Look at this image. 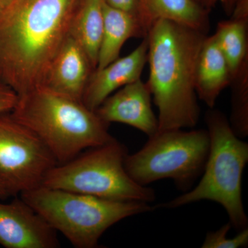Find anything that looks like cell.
Segmentation results:
<instances>
[{"label": "cell", "instance_id": "cell-1", "mask_svg": "<svg viewBox=\"0 0 248 248\" xmlns=\"http://www.w3.org/2000/svg\"><path fill=\"white\" fill-rule=\"evenodd\" d=\"M79 0H9L0 9V81L18 96L42 86Z\"/></svg>", "mask_w": 248, "mask_h": 248}, {"label": "cell", "instance_id": "cell-2", "mask_svg": "<svg viewBox=\"0 0 248 248\" xmlns=\"http://www.w3.org/2000/svg\"><path fill=\"white\" fill-rule=\"evenodd\" d=\"M147 36L149 78L146 83L159 110L158 130L194 128L200 115L196 66L207 34L159 19Z\"/></svg>", "mask_w": 248, "mask_h": 248}, {"label": "cell", "instance_id": "cell-3", "mask_svg": "<svg viewBox=\"0 0 248 248\" xmlns=\"http://www.w3.org/2000/svg\"><path fill=\"white\" fill-rule=\"evenodd\" d=\"M11 114L42 140L58 164L114 139L95 111L45 86L18 96Z\"/></svg>", "mask_w": 248, "mask_h": 248}, {"label": "cell", "instance_id": "cell-4", "mask_svg": "<svg viewBox=\"0 0 248 248\" xmlns=\"http://www.w3.org/2000/svg\"><path fill=\"white\" fill-rule=\"evenodd\" d=\"M210 151L202 179L195 188L158 207L176 208L200 201L216 202L226 210L230 223L238 231L248 228L242 200L243 172L248 162V143L236 136L221 111L205 114Z\"/></svg>", "mask_w": 248, "mask_h": 248}, {"label": "cell", "instance_id": "cell-5", "mask_svg": "<svg viewBox=\"0 0 248 248\" xmlns=\"http://www.w3.org/2000/svg\"><path fill=\"white\" fill-rule=\"evenodd\" d=\"M20 197L77 248H97L111 226L155 208L146 202L106 200L42 186Z\"/></svg>", "mask_w": 248, "mask_h": 248}, {"label": "cell", "instance_id": "cell-6", "mask_svg": "<svg viewBox=\"0 0 248 248\" xmlns=\"http://www.w3.org/2000/svg\"><path fill=\"white\" fill-rule=\"evenodd\" d=\"M127 155L125 146L114 138L55 165L46 174L42 186L106 200L153 202L156 197L154 190L135 182L125 170Z\"/></svg>", "mask_w": 248, "mask_h": 248}, {"label": "cell", "instance_id": "cell-7", "mask_svg": "<svg viewBox=\"0 0 248 248\" xmlns=\"http://www.w3.org/2000/svg\"><path fill=\"white\" fill-rule=\"evenodd\" d=\"M209 151L208 130H158L140 151L126 155L124 167L140 185L170 179L185 192L203 173Z\"/></svg>", "mask_w": 248, "mask_h": 248}, {"label": "cell", "instance_id": "cell-8", "mask_svg": "<svg viewBox=\"0 0 248 248\" xmlns=\"http://www.w3.org/2000/svg\"><path fill=\"white\" fill-rule=\"evenodd\" d=\"M57 164L35 133L11 112L0 113V179L13 197L40 187Z\"/></svg>", "mask_w": 248, "mask_h": 248}, {"label": "cell", "instance_id": "cell-9", "mask_svg": "<svg viewBox=\"0 0 248 248\" xmlns=\"http://www.w3.org/2000/svg\"><path fill=\"white\" fill-rule=\"evenodd\" d=\"M0 245L6 248L60 247L57 232L21 197L0 203Z\"/></svg>", "mask_w": 248, "mask_h": 248}, {"label": "cell", "instance_id": "cell-10", "mask_svg": "<svg viewBox=\"0 0 248 248\" xmlns=\"http://www.w3.org/2000/svg\"><path fill=\"white\" fill-rule=\"evenodd\" d=\"M106 123L130 125L148 135L158 131L159 124L153 108L149 86L141 79L125 85L111 94L95 110Z\"/></svg>", "mask_w": 248, "mask_h": 248}, {"label": "cell", "instance_id": "cell-11", "mask_svg": "<svg viewBox=\"0 0 248 248\" xmlns=\"http://www.w3.org/2000/svg\"><path fill=\"white\" fill-rule=\"evenodd\" d=\"M148 36L132 53L119 58L107 66L91 73L83 93L81 102L95 111L112 93L125 85L141 79L148 61Z\"/></svg>", "mask_w": 248, "mask_h": 248}, {"label": "cell", "instance_id": "cell-12", "mask_svg": "<svg viewBox=\"0 0 248 248\" xmlns=\"http://www.w3.org/2000/svg\"><path fill=\"white\" fill-rule=\"evenodd\" d=\"M94 70L84 49L70 35L50 63L42 86L81 101Z\"/></svg>", "mask_w": 248, "mask_h": 248}, {"label": "cell", "instance_id": "cell-13", "mask_svg": "<svg viewBox=\"0 0 248 248\" xmlns=\"http://www.w3.org/2000/svg\"><path fill=\"white\" fill-rule=\"evenodd\" d=\"M229 66L214 35L205 37L197 58L195 90L197 97L214 108L223 90L231 85Z\"/></svg>", "mask_w": 248, "mask_h": 248}, {"label": "cell", "instance_id": "cell-14", "mask_svg": "<svg viewBox=\"0 0 248 248\" xmlns=\"http://www.w3.org/2000/svg\"><path fill=\"white\" fill-rule=\"evenodd\" d=\"M214 36L232 79L248 66V0H238L230 19L217 24Z\"/></svg>", "mask_w": 248, "mask_h": 248}, {"label": "cell", "instance_id": "cell-15", "mask_svg": "<svg viewBox=\"0 0 248 248\" xmlns=\"http://www.w3.org/2000/svg\"><path fill=\"white\" fill-rule=\"evenodd\" d=\"M140 20L148 32L159 19H167L208 33L209 11L195 0H138Z\"/></svg>", "mask_w": 248, "mask_h": 248}, {"label": "cell", "instance_id": "cell-16", "mask_svg": "<svg viewBox=\"0 0 248 248\" xmlns=\"http://www.w3.org/2000/svg\"><path fill=\"white\" fill-rule=\"evenodd\" d=\"M147 34L135 16L112 7L104 1V24L96 69L104 68L120 58L121 50L128 39L143 38Z\"/></svg>", "mask_w": 248, "mask_h": 248}, {"label": "cell", "instance_id": "cell-17", "mask_svg": "<svg viewBox=\"0 0 248 248\" xmlns=\"http://www.w3.org/2000/svg\"><path fill=\"white\" fill-rule=\"evenodd\" d=\"M104 4V0H79L70 32L84 49L94 69L102 39Z\"/></svg>", "mask_w": 248, "mask_h": 248}, {"label": "cell", "instance_id": "cell-18", "mask_svg": "<svg viewBox=\"0 0 248 248\" xmlns=\"http://www.w3.org/2000/svg\"><path fill=\"white\" fill-rule=\"evenodd\" d=\"M232 112L229 122L236 136L248 135V66L232 79Z\"/></svg>", "mask_w": 248, "mask_h": 248}, {"label": "cell", "instance_id": "cell-19", "mask_svg": "<svg viewBox=\"0 0 248 248\" xmlns=\"http://www.w3.org/2000/svg\"><path fill=\"white\" fill-rule=\"evenodd\" d=\"M231 223H227L216 231L210 232L205 236L202 248H240L248 246V228L239 231L232 238H227Z\"/></svg>", "mask_w": 248, "mask_h": 248}, {"label": "cell", "instance_id": "cell-20", "mask_svg": "<svg viewBox=\"0 0 248 248\" xmlns=\"http://www.w3.org/2000/svg\"><path fill=\"white\" fill-rule=\"evenodd\" d=\"M18 100V94L14 90L0 81V113L11 112Z\"/></svg>", "mask_w": 248, "mask_h": 248}, {"label": "cell", "instance_id": "cell-21", "mask_svg": "<svg viewBox=\"0 0 248 248\" xmlns=\"http://www.w3.org/2000/svg\"><path fill=\"white\" fill-rule=\"evenodd\" d=\"M104 1L112 7L133 15L141 22L138 0H104Z\"/></svg>", "mask_w": 248, "mask_h": 248}, {"label": "cell", "instance_id": "cell-22", "mask_svg": "<svg viewBox=\"0 0 248 248\" xmlns=\"http://www.w3.org/2000/svg\"><path fill=\"white\" fill-rule=\"evenodd\" d=\"M238 0H201V6L210 12L218 3L221 4L225 14L231 16Z\"/></svg>", "mask_w": 248, "mask_h": 248}, {"label": "cell", "instance_id": "cell-23", "mask_svg": "<svg viewBox=\"0 0 248 248\" xmlns=\"http://www.w3.org/2000/svg\"><path fill=\"white\" fill-rule=\"evenodd\" d=\"M13 197L11 192L8 190L6 186L4 185L2 181L0 179V200H7L9 197Z\"/></svg>", "mask_w": 248, "mask_h": 248}, {"label": "cell", "instance_id": "cell-24", "mask_svg": "<svg viewBox=\"0 0 248 248\" xmlns=\"http://www.w3.org/2000/svg\"><path fill=\"white\" fill-rule=\"evenodd\" d=\"M8 1H9V0H0V9L4 7L5 5L7 4Z\"/></svg>", "mask_w": 248, "mask_h": 248}, {"label": "cell", "instance_id": "cell-25", "mask_svg": "<svg viewBox=\"0 0 248 248\" xmlns=\"http://www.w3.org/2000/svg\"><path fill=\"white\" fill-rule=\"evenodd\" d=\"M195 1L201 5V0H195Z\"/></svg>", "mask_w": 248, "mask_h": 248}]
</instances>
